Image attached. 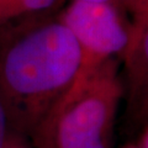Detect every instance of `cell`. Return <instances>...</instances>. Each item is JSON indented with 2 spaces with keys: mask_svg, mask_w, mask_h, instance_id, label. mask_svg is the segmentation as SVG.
Instances as JSON below:
<instances>
[{
  "mask_svg": "<svg viewBox=\"0 0 148 148\" xmlns=\"http://www.w3.org/2000/svg\"><path fill=\"white\" fill-rule=\"evenodd\" d=\"M4 31L0 94L11 126L34 135L75 80L79 46L58 17L46 14L25 18Z\"/></svg>",
  "mask_w": 148,
  "mask_h": 148,
  "instance_id": "6da1fadb",
  "label": "cell"
},
{
  "mask_svg": "<svg viewBox=\"0 0 148 148\" xmlns=\"http://www.w3.org/2000/svg\"><path fill=\"white\" fill-rule=\"evenodd\" d=\"M58 18L71 31L80 51V64L73 85L82 84L110 59L122 58L128 48L130 20L114 5L72 0Z\"/></svg>",
  "mask_w": 148,
  "mask_h": 148,
  "instance_id": "3957f363",
  "label": "cell"
},
{
  "mask_svg": "<svg viewBox=\"0 0 148 148\" xmlns=\"http://www.w3.org/2000/svg\"><path fill=\"white\" fill-rule=\"evenodd\" d=\"M59 0H0V32L25 18L43 15Z\"/></svg>",
  "mask_w": 148,
  "mask_h": 148,
  "instance_id": "5b68a950",
  "label": "cell"
},
{
  "mask_svg": "<svg viewBox=\"0 0 148 148\" xmlns=\"http://www.w3.org/2000/svg\"><path fill=\"white\" fill-rule=\"evenodd\" d=\"M80 1L88 3H101V4H110V5L116 6L121 11L127 15V0H80Z\"/></svg>",
  "mask_w": 148,
  "mask_h": 148,
  "instance_id": "ba28073f",
  "label": "cell"
},
{
  "mask_svg": "<svg viewBox=\"0 0 148 148\" xmlns=\"http://www.w3.org/2000/svg\"><path fill=\"white\" fill-rule=\"evenodd\" d=\"M119 58L110 59L56 104L34 136L37 148H111L123 96Z\"/></svg>",
  "mask_w": 148,
  "mask_h": 148,
  "instance_id": "7a4b0ae2",
  "label": "cell"
},
{
  "mask_svg": "<svg viewBox=\"0 0 148 148\" xmlns=\"http://www.w3.org/2000/svg\"><path fill=\"white\" fill-rule=\"evenodd\" d=\"M9 126H11L10 120H9V115L6 111V106L4 104L3 96L0 94V148H5L6 146Z\"/></svg>",
  "mask_w": 148,
  "mask_h": 148,
  "instance_id": "52a82bcc",
  "label": "cell"
},
{
  "mask_svg": "<svg viewBox=\"0 0 148 148\" xmlns=\"http://www.w3.org/2000/svg\"><path fill=\"white\" fill-rule=\"evenodd\" d=\"M138 148H148V123H146L142 128L141 137L137 143Z\"/></svg>",
  "mask_w": 148,
  "mask_h": 148,
  "instance_id": "9c48e42d",
  "label": "cell"
},
{
  "mask_svg": "<svg viewBox=\"0 0 148 148\" xmlns=\"http://www.w3.org/2000/svg\"><path fill=\"white\" fill-rule=\"evenodd\" d=\"M122 148H138V146L137 145H127V146H125Z\"/></svg>",
  "mask_w": 148,
  "mask_h": 148,
  "instance_id": "30bf717a",
  "label": "cell"
},
{
  "mask_svg": "<svg viewBox=\"0 0 148 148\" xmlns=\"http://www.w3.org/2000/svg\"><path fill=\"white\" fill-rule=\"evenodd\" d=\"M126 68V117L136 127L148 123V24L123 56Z\"/></svg>",
  "mask_w": 148,
  "mask_h": 148,
  "instance_id": "277c9868",
  "label": "cell"
},
{
  "mask_svg": "<svg viewBox=\"0 0 148 148\" xmlns=\"http://www.w3.org/2000/svg\"><path fill=\"white\" fill-rule=\"evenodd\" d=\"M127 15L130 16L131 25V40L127 48L128 51L133 47L143 29L148 24V0H127Z\"/></svg>",
  "mask_w": 148,
  "mask_h": 148,
  "instance_id": "8992f818",
  "label": "cell"
}]
</instances>
